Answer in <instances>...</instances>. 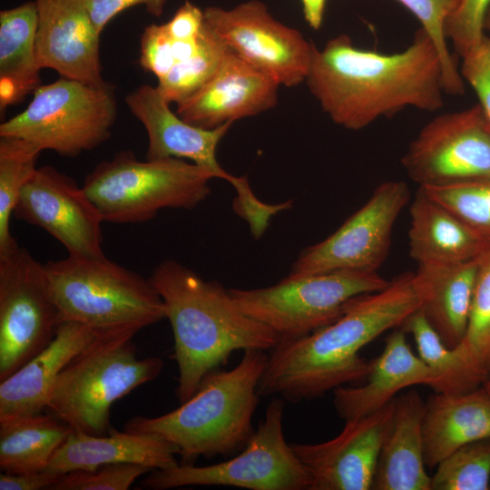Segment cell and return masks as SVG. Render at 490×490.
<instances>
[{
  "mask_svg": "<svg viewBox=\"0 0 490 490\" xmlns=\"http://www.w3.org/2000/svg\"><path fill=\"white\" fill-rule=\"evenodd\" d=\"M39 67L96 87H110L102 75L100 34L83 0H35Z\"/></svg>",
  "mask_w": 490,
  "mask_h": 490,
  "instance_id": "obj_18",
  "label": "cell"
},
{
  "mask_svg": "<svg viewBox=\"0 0 490 490\" xmlns=\"http://www.w3.org/2000/svg\"><path fill=\"white\" fill-rule=\"evenodd\" d=\"M420 305L414 272L396 277L379 291L351 299L334 322L299 338L279 341L271 349L259 395L298 403L366 378L370 361L360 357V349L400 327Z\"/></svg>",
  "mask_w": 490,
  "mask_h": 490,
  "instance_id": "obj_2",
  "label": "cell"
},
{
  "mask_svg": "<svg viewBox=\"0 0 490 490\" xmlns=\"http://www.w3.org/2000/svg\"><path fill=\"white\" fill-rule=\"evenodd\" d=\"M98 330L61 322L51 343L0 383V426L40 414L46 408L63 369L96 337Z\"/></svg>",
  "mask_w": 490,
  "mask_h": 490,
  "instance_id": "obj_20",
  "label": "cell"
},
{
  "mask_svg": "<svg viewBox=\"0 0 490 490\" xmlns=\"http://www.w3.org/2000/svg\"><path fill=\"white\" fill-rule=\"evenodd\" d=\"M203 21V10L186 0L164 25L173 39L189 41L199 37Z\"/></svg>",
  "mask_w": 490,
  "mask_h": 490,
  "instance_id": "obj_41",
  "label": "cell"
},
{
  "mask_svg": "<svg viewBox=\"0 0 490 490\" xmlns=\"http://www.w3.org/2000/svg\"><path fill=\"white\" fill-rule=\"evenodd\" d=\"M41 152L27 141L0 137V259L19 248L11 234V217L24 186L37 169Z\"/></svg>",
  "mask_w": 490,
  "mask_h": 490,
  "instance_id": "obj_30",
  "label": "cell"
},
{
  "mask_svg": "<svg viewBox=\"0 0 490 490\" xmlns=\"http://www.w3.org/2000/svg\"><path fill=\"white\" fill-rule=\"evenodd\" d=\"M151 280L173 332V358L179 370L176 396L181 404L234 351L271 350L280 341L270 328L244 313L229 289L174 260L160 263Z\"/></svg>",
  "mask_w": 490,
  "mask_h": 490,
  "instance_id": "obj_3",
  "label": "cell"
},
{
  "mask_svg": "<svg viewBox=\"0 0 490 490\" xmlns=\"http://www.w3.org/2000/svg\"><path fill=\"white\" fill-rule=\"evenodd\" d=\"M424 459L435 468L459 447L490 438V396L483 387L459 394L436 392L422 421Z\"/></svg>",
  "mask_w": 490,
  "mask_h": 490,
  "instance_id": "obj_24",
  "label": "cell"
},
{
  "mask_svg": "<svg viewBox=\"0 0 490 490\" xmlns=\"http://www.w3.org/2000/svg\"><path fill=\"white\" fill-rule=\"evenodd\" d=\"M132 114L144 126L148 136L146 160L188 159L210 171L215 178L230 182L235 191V212L245 220L254 238H260L270 219L288 209V203L270 204L259 200L246 176H234L217 160V148L232 125L226 122L214 129L192 125L172 112L157 87L142 84L125 97Z\"/></svg>",
  "mask_w": 490,
  "mask_h": 490,
  "instance_id": "obj_11",
  "label": "cell"
},
{
  "mask_svg": "<svg viewBox=\"0 0 490 490\" xmlns=\"http://www.w3.org/2000/svg\"><path fill=\"white\" fill-rule=\"evenodd\" d=\"M58 325L44 264L21 247L0 259V381L45 348Z\"/></svg>",
  "mask_w": 490,
  "mask_h": 490,
  "instance_id": "obj_12",
  "label": "cell"
},
{
  "mask_svg": "<svg viewBox=\"0 0 490 490\" xmlns=\"http://www.w3.org/2000/svg\"><path fill=\"white\" fill-rule=\"evenodd\" d=\"M151 468L134 464H114L93 470H76L61 475L51 490H128Z\"/></svg>",
  "mask_w": 490,
  "mask_h": 490,
  "instance_id": "obj_37",
  "label": "cell"
},
{
  "mask_svg": "<svg viewBox=\"0 0 490 490\" xmlns=\"http://www.w3.org/2000/svg\"><path fill=\"white\" fill-rule=\"evenodd\" d=\"M203 13L205 23L230 50L279 85L306 81L314 44L275 19L261 1H246L230 9L209 6Z\"/></svg>",
  "mask_w": 490,
  "mask_h": 490,
  "instance_id": "obj_15",
  "label": "cell"
},
{
  "mask_svg": "<svg viewBox=\"0 0 490 490\" xmlns=\"http://www.w3.org/2000/svg\"><path fill=\"white\" fill-rule=\"evenodd\" d=\"M35 1L0 12V110L22 102L41 85L35 53Z\"/></svg>",
  "mask_w": 490,
  "mask_h": 490,
  "instance_id": "obj_27",
  "label": "cell"
},
{
  "mask_svg": "<svg viewBox=\"0 0 490 490\" xmlns=\"http://www.w3.org/2000/svg\"><path fill=\"white\" fill-rule=\"evenodd\" d=\"M409 255L418 264L460 263L490 242L418 187L409 207Z\"/></svg>",
  "mask_w": 490,
  "mask_h": 490,
  "instance_id": "obj_25",
  "label": "cell"
},
{
  "mask_svg": "<svg viewBox=\"0 0 490 490\" xmlns=\"http://www.w3.org/2000/svg\"><path fill=\"white\" fill-rule=\"evenodd\" d=\"M396 397L366 416L345 421L334 438L316 444L290 443L309 470L310 490H370L382 445L392 426Z\"/></svg>",
  "mask_w": 490,
  "mask_h": 490,
  "instance_id": "obj_17",
  "label": "cell"
},
{
  "mask_svg": "<svg viewBox=\"0 0 490 490\" xmlns=\"http://www.w3.org/2000/svg\"><path fill=\"white\" fill-rule=\"evenodd\" d=\"M91 20L101 34L106 24L119 13L134 6L143 5L146 11L161 16L164 13L167 0H83Z\"/></svg>",
  "mask_w": 490,
  "mask_h": 490,
  "instance_id": "obj_40",
  "label": "cell"
},
{
  "mask_svg": "<svg viewBox=\"0 0 490 490\" xmlns=\"http://www.w3.org/2000/svg\"><path fill=\"white\" fill-rule=\"evenodd\" d=\"M365 379L362 386H340L334 389L335 409L345 421L375 413L406 387H433L436 381L430 368L412 352L401 328L393 330L387 338L381 354L370 361Z\"/></svg>",
  "mask_w": 490,
  "mask_h": 490,
  "instance_id": "obj_21",
  "label": "cell"
},
{
  "mask_svg": "<svg viewBox=\"0 0 490 490\" xmlns=\"http://www.w3.org/2000/svg\"><path fill=\"white\" fill-rule=\"evenodd\" d=\"M59 324L74 321L96 330L142 328L165 318L151 279L106 256L68 255L44 264Z\"/></svg>",
  "mask_w": 490,
  "mask_h": 490,
  "instance_id": "obj_6",
  "label": "cell"
},
{
  "mask_svg": "<svg viewBox=\"0 0 490 490\" xmlns=\"http://www.w3.org/2000/svg\"><path fill=\"white\" fill-rule=\"evenodd\" d=\"M227 50L228 47L203 21L196 51L158 80V91L169 103L185 102L211 80Z\"/></svg>",
  "mask_w": 490,
  "mask_h": 490,
  "instance_id": "obj_31",
  "label": "cell"
},
{
  "mask_svg": "<svg viewBox=\"0 0 490 490\" xmlns=\"http://www.w3.org/2000/svg\"><path fill=\"white\" fill-rule=\"evenodd\" d=\"M60 476L61 475L46 470L23 474L2 472L0 474V490H51Z\"/></svg>",
  "mask_w": 490,
  "mask_h": 490,
  "instance_id": "obj_42",
  "label": "cell"
},
{
  "mask_svg": "<svg viewBox=\"0 0 490 490\" xmlns=\"http://www.w3.org/2000/svg\"><path fill=\"white\" fill-rule=\"evenodd\" d=\"M268 356L264 350H244L232 369L209 372L181 407L156 417L135 416L124 430L164 438L178 447L185 464L243 449L255 432L252 417Z\"/></svg>",
  "mask_w": 490,
  "mask_h": 490,
  "instance_id": "obj_4",
  "label": "cell"
},
{
  "mask_svg": "<svg viewBox=\"0 0 490 490\" xmlns=\"http://www.w3.org/2000/svg\"><path fill=\"white\" fill-rule=\"evenodd\" d=\"M328 0H300L302 12L309 26L318 30L323 23Z\"/></svg>",
  "mask_w": 490,
  "mask_h": 490,
  "instance_id": "obj_43",
  "label": "cell"
},
{
  "mask_svg": "<svg viewBox=\"0 0 490 490\" xmlns=\"http://www.w3.org/2000/svg\"><path fill=\"white\" fill-rule=\"evenodd\" d=\"M420 188L490 242V179Z\"/></svg>",
  "mask_w": 490,
  "mask_h": 490,
  "instance_id": "obj_35",
  "label": "cell"
},
{
  "mask_svg": "<svg viewBox=\"0 0 490 490\" xmlns=\"http://www.w3.org/2000/svg\"><path fill=\"white\" fill-rule=\"evenodd\" d=\"M305 82L331 121L353 131L407 107L436 112L446 93L438 52L421 27L393 54L358 48L347 34L314 45Z\"/></svg>",
  "mask_w": 490,
  "mask_h": 490,
  "instance_id": "obj_1",
  "label": "cell"
},
{
  "mask_svg": "<svg viewBox=\"0 0 490 490\" xmlns=\"http://www.w3.org/2000/svg\"><path fill=\"white\" fill-rule=\"evenodd\" d=\"M198 44L199 37L189 41L176 40L169 34L164 24H152L142 34L139 63L143 70L151 72L159 80L176 64L190 57Z\"/></svg>",
  "mask_w": 490,
  "mask_h": 490,
  "instance_id": "obj_36",
  "label": "cell"
},
{
  "mask_svg": "<svg viewBox=\"0 0 490 490\" xmlns=\"http://www.w3.org/2000/svg\"><path fill=\"white\" fill-rule=\"evenodd\" d=\"M74 429L51 415L36 414L0 426V468L10 474L46 470Z\"/></svg>",
  "mask_w": 490,
  "mask_h": 490,
  "instance_id": "obj_28",
  "label": "cell"
},
{
  "mask_svg": "<svg viewBox=\"0 0 490 490\" xmlns=\"http://www.w3.org/2000/svg\"><path fill=\"white\" fill-rule=\"evenodd\" d=\"M425 402L416 390L396 397L391 429L377 460L372 489L431 490L424 459Z\"/></svg>",
  "mask_w": 490,
  "mask_h": 490,
  "instance_id": "obj_26",
  "label": "cell"
},
{
  "mask_svg": "<svg viewBox=\"0 0 490 490\" xmlns=\"http://www.w3.org/2000/svg\"><path fill=\"white\" fill-rule=\"evenodd\" d=\"M175 445L156 435L113 428L101 436L74 431L55 452L46 471L63 475L114 464L163 470L179 465Z\"/></svg>",
  "mask_w": 490,
  "mask_h": 490,
  "instance_id": "obj_22",
  "label": "cell"
},
{
  "mask_svg": "<svg viewBox=\"0 0 490 490\" xmlns=\"http://www.w3.org/2000/svg\"><path fill=\"white\" fill-rule=\"evenodd\" d=\"M213 178L207 169L182 159L141 162L122 151L97 164L83 188L103 220L139 223L162 209H194L209 196Z\"/></svg>",
  "mask_w": 490,
  "mask_h": 490,
  "instance_id": "obj_7",
  "label": "cell"
},
{
  "mask_svg": "<svg viewBox=\"0 0 490 490\" xmlns=\"http://www.w3.org/2000/svg\"><path fill=\"white\" fill-rule=\"evenodd\" d=\"M475 369L490 377V246L479 257V268L466 336L458 345Z\"/></svg>",
  "mask_w": 490,
  "mask_h": 490,
  "instance_id": "obj_33",
  "label": "cell"
},
{
  "mask_svg": "<svg viewBox=\"0 0 490 490\" xmlns=\"http://www.w3.org/2000/svg\"><path fill=\"white\" fill-rule=\"evenodd\" d=\"M418 187L490 179V122L477 103L425 124L401 157Z\"/></svg>",
  "mask_w": 490,
  "mask_h": 490,
  "instance_id": "obj_13",
  "label": "cell"
},
{
  "mask_svg": "<svg viewBox=\"0 0 490 490\" xmlns=\"http://www.w3.org/2000/svg\"><path fill=\"white\" fill-rule=\"evenodd\" d=\"M482 387L485 388V390L489 394L490 396V377L487 378L484 384L482 385Z\"/></svg>",
  "mask_w": 490,
  "mask_h": 490,
  "instance_id": "obj_45",
  "label": "cell"
},
{
  "mask_svg": "<svg viewBox=\"0 0 490 490\" xmlns=\"http://www.w3.org/2000/svg\"><path fill=\"white\" fill-rule=\"evenodd\" d=\"M420 23L421 28L436 46L442 67L443 86L446 93L462 95L465 81L451 54L445 34V24L456 6L457 0H396Z\"/></svg>",
  "mask_w": 490,
  "mask_h": 490,
  "instance_id": "obj_34",
  "label": "cell"
},
{
  "mask_svg": "<svg viewBox=\"0 0 490 490\" xmlns=\"http://www.w3.org/2000/svg\"><path fill=\"white\" fill-rule=\"evenodd\" d=\"M483 28H484L485 34L490 37V5L484 17Z\"/></svg>",
  "mask_w": 490,
  "mask_h": 490,
  "instance_id": "obj_44",
  "label": "cell"
},
{
  "mask_svg": "<svg viewBox=\"0 0 490 490\" xmlns=\"http://www.w3.org/2000/svg\"><path fill=\"white\" fill-rule=\"evenodd\" d=\"M377 272L336 270L289 275L260 289H230L238 307L270 328L283 340L299 338L338 319L353 298L385 289Z\"/></svg>",
  "mask_w": 490,
  "mask_h": 490,
  "instance_id": "obj_9",
  "label": "cell"
},
{
  "mask_svg": "<svg viewBox=\"0 0 490 490\" xmlns=\"http://www.w3.org/2000/svg\"><path fill=\"white\" fill-rule=\"evenodd\" d=\"M14 215L38 226L71 256L101 257L103 220L83 186L50 165L37 168L24 186Z\"/></svg>",
  "mask_w": 490,
  "mask_h": 490,
  "instance_id": "obj_16",
  "label": "cell"
},
{
  "mask_svg": "<svg viewBox=\"0 0 490 490\" xmlns=\"http://www.w3.org/2000/svg\"><path fill=\"white\" fill-rule=\"evenodd\" d=\"M436 468L431 490L490 489V438L459 447Z\"/></svg>",
  "mask_w": 490,
  "mask_h": 490,
  "instance_id": "obj_32",
  "label": "cell"
},
{
  "mask_svg": "<svg viewBox=\"0 0 490 490\" xmlns=\"http://www.w3.org/2000/svg\"><path fill=\"white\" fill-rule=\"evenodd\" d=\"M479 257L460 263L418 264L414 272L420 309L451 348L458 346L466 333Z\"/></svg>",
  "mask_w": 490,
  "mask_h": 490,
  "instance_id": "obj_23",
  "label": "cell"
},
{
  "mask_svg": "<svg viewBox=\"0 0 490 490\" xmlns=\"http://www.w3.org/2000/svg\"><path fill=\"white\" fill-rule=\"evenodd\" d=\"M490 0H457L445 24V34L460 57L476 46L485 36L483 22Z\"/></svg>",
  "mask_w": 490,
  "mask_h": 490,
  "instance_id": "obj_38",
  "label": "cell"
},
{
  "mask_svg": "<svg viewBox=\"0 0 490 490\" xmlns=\"http://www.w3.org/2000/svg\"><path fill=\"white\" fill-rule=\"evenodd\" d=\"M138 331L98 330L58 376L46 406L51 414L74 431L107 434L113 404L156 378L163 368L161 358L137 357L132 338Z\"/></svg>",
  "mask_w": 490,
  "mask_h": 490,
  "instance_id": "obj_5",
  "label": "cell"
},
{
  "mask_svg": "<svg viewBox=\"0 0 490 490\" xmlns=\"http://www.w3.org/2000/svg\"><path fill=\"white\" fill-rule=\"evenodd\" d=\"M279 86L228 48L214 75L194 95L177 104L176 113L192 125L214 129L273 108Z\"/></svg>",
  "mask_w": 490,
  "mask_h": 490,
  "instance_id": "obj_19",
  "label": "cell"
},
{
  "mask_svg": "<svg viewBox=\"0 0 490 490\" xmlns=\"http://www.w3.org/2000/svg\"><path fill=\"white\" fill-rule=\"evenodd\" d=\"M409 201L410 191L405 181L379 184L334 233L299 254L289 275L377 272L388 255L395 222Z\"/></svg>",
  "mask_w": 490,
  "mask_h": 490,
  "instance_id": "obj_14",
  "label": "cell"
},
{
  "mask_svg": "<svg viewBox=\"0 0 490 490\" xmlns=\"http://www.w3.org/2000/svg\"><path fill=\"white\" fill-rule=\"evenodd\" d=\"M284 403L281 397L270 402L264 419L236 457L207 466L183 464L154 470L142 480V487L165 490L222 485L250 490H310L311 475L284 437Z\"/></svg>",
  "mask_w": 490,
  "mask_h": 490,
  "instance_id": "obj_10",
  "label": "cell"
},
{
  "mask_svg": "<svg viewBox=\"0 0 490 490\" xmlns=\"http://www.w3.org/2000/svg\"><path fill=\"white\" fill-rule=\"evenodd\" d=\"M462 59V78L474 89L490 122V37L485 34Z\"/></svg>",
  "mask_w": 490,
  "mask_h": 490,
  "instance_id": "obj_39",
  "label": "cell"
},
{
  "mask_svg": "<svg viewBox=\"0 0 490 490\" xmlns=\"http://www.w3.org/2000/svg\"><path fill=\"white\" fill-rule=\"evenodd\" d=\"M28 106L0 124V137L27 141L41 151L75 157L111 137L117 104L113 86L61 77L40 85Z\"/></svg>",
  "mask_w": 490,
  "mask_h": 490,
  "instance_id": "obj_8",
  "label": "cell"
},
{
  "mask_svg": "<svg viewBox=\"0 0 490 490\" xmlns=\"http://www.w3.org/2000/svg\"><path fill=\"white\" fill-rule=\"evenodd\" d=\"M399 328L413 336L418 357L435 374L436 381L432 387L435 392L465 393L485 381L460 346L451 348L444 343L420 308Z\"/></svg>",
  "mask_w": 490,
  "mask_h": 490,
  "instance_id": "obj_29",
  "label": "cell"
}]
</instances>
